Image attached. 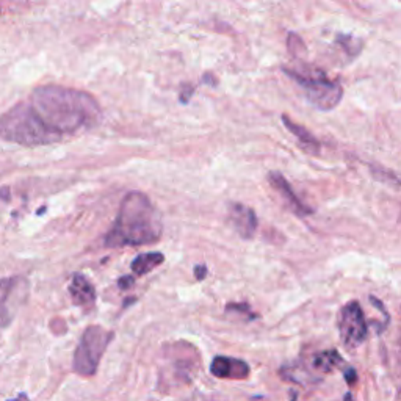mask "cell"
I'll use <instances>...</instances> for the list:
<instances>
[{
    "mask_svg": "<svg viewBox=\"0 0 401 401\" xmlns=\"http://www.w3.org/2000/svg\"><path fill=\"white\" fill-rule=\"evenodd\" d=\"M100 107L91 94L66 86H39L0 118V137L22 146H44L94 127Z\"/></svg>",
    "mask_w": 401,
    "mask_h": 401,
    "instance_id": "6da1fadb",
    "label": "cell"
},
{
    "mask_svg": "<svg viewBox=\"0 0 401 401\" xmlns=\"http://www.w3.org/2000/svg\"><path fill=\"white\" fill-rule=\"evenodd\" d=\"M133 282H135V281H133L132 276H124V278L118 281V286H120L121 290H129L133 286Z\"/></svg>",
    "mask_w": 401,
    "mask_h": 401,
    "instance_id": "e0dca14e",
    "label": "cell"
},
{
    "mask_svg": "<svg viewBox=\"0 0 401 401\" xmlns=\"http://www.w3.org/2000/svg\"><path fill=\"white\" fill-rule=\"evenodd\" d=\"M337 325H339L340 339L348 350H355L365 342L367 323L363 308L358 301H350L343 306Z\"/></svg>",
    "mask_w": 401,
    "mask_h": 401,
    "instance_id": "5b68a950",
    "label": "cell"
},
{
    "mask_svg": "<svg viewBox=\"0 0 401 401\" xmlns=\"http://www.w3.org/2000/svg\"><path fill=\"white\" fill-rule=\"evenodd\" d=\"M282 123L286 124L287 130L292 132L293 135L298 138V141H300L306 152L316 154V155L320 152V149H321L320 141H318L316 137H313V133H311L308 129L304 127V125L293 123V121L290 120V118L286 116V115L282 116Z\"/></svg>",
    "mask_w": 401,
    "mask_h": 401,
    "instance_id": "8fae6325",
    "label": "cell"
},
{
    "mask_svg": "<svg viewBox=\"0 0 401 401\" xmlns=\"http://www.w3.org/2000/svg\"><path fill=\"white\" fill-rule=\"evenodd\" d=\"M163 232L160 212L141 192H130L123 199L116 222L105 235L107 248L145 246L159 241Z\"/></svg>",
    "mask_w": 401,
    "mask_h": 401,
    "instance_id": "7a4b0ae2",
    "label": "cell"
},
{
    "mask_svg": "<svg viewBox=\"0 0 401 401\" xmlns=\"http://www.w3.org/2000/svg\"><path fill=\"white\" fill-rule=\"evenodd\" d=\"M69 293L73 296L74 304L80 306L83 309H91L96 303V288L90 279H86L80 273L73 276V281L69 284Z\"/></svg>",
    "mask_w": 401,
    "mask_h": 401,
    "instance_id": "30bf717a",
    "label": "cell"
},
{
    "mask_svg": "<svg viewBox=\"0 0 401 401\" xmlns=\"http://www.w3.org/2000/svg\"><path fill=\"white\" fill-rule=\"evenodd\" d=\"M345 380H347V382H348V384H355V382H356L358 376H356L355 368H348L347 373H345Z\"/></svg>",
    "mask_w": 401,
    "mask_h": 401,
    "instance_id": "ac0fdd59",
    "label": "cell"
},
{
    "mask_svg": "<svg viewBox=\"0 0 401 401\" xmlns=\"http://www.w3.org/2000/svg\"><path fill=\"white\" fill-rule=\"evenodd\" d=\"M194 276L198 281H202V279H206L207 276V266L201 264V265H196L194 266Z\"/></svg>",
    "mask_w": 401,
    "mask_h": 401,
    "instance_id": "2e32d148",
    "label": "cell"
},
{
    "mask_svg": "<svg viewBox=\"0 0 401 401\" xmlns=\"http://www.w3.org/2000/svg\"><path fill=\"white\" fill-rule=\"evenodd\" d=\"M210 372L222 380H246L249 376V365L241 359L217 356L212 360Z\"/></svg>",
    "mask_w": 401,
    "mask_h": 401,
    "instance_id": "ba28073f",
    "label": "cell"
},
{
    "mask_svg": "<svg viewBox=\"0 0 401 401\" xmlns=\"http://www.w3.org/2000/svg\"><path fill=\"white\" fill-rule=\"evenodd\" d=\"M284 73L301 86L304 98L317 110L331 112L340 104L343 98L340 82L329 80L323 71L313 68L311 73H298V71L284 69Z\"/></svg>",
    "mask_w": 401,
    "mask_h": 401,
    "instance_id": "3957f363",
    "label": "cell"
},
{
    "mask_svg": "<svg viewBox=\"0 0 401 401\" xmlns=\"http://www.w3.org/2000/svg\"><path fill=\"white\" fill-rule=\"evenodd\" d=\"M342 363H343L342 356L335 350L321 351V353H317V355L312 356V367L316 368V370L323 372V373L333 372L334 368Z\"/></svg>",
    "mask_w": 401,
    "mask_h": 401,
    "instance_id": "4fadbf2b",
    "label": "cell"
},
{
    "mask_svg": "<svg viewBox=\"0 0 401 401\" xmlns=\"http://www.w3.org/2000/svg\"><path fill=\"white\" fill-rule=\"evenodd\" d=\"M229 218L241 239L249 240L254 237L257 231V215L253 209L245 204L234 202L229 207Z\"/></svg>",
    "mask_w": 401,
    "mask_h": 401,
    "instance_id": "52a82bcc",
    "label": "cell"
},
{
    "mask_svg": "<svg viewBox=\"0 0 401 401\" xmlns=\"http://www.w3.org/2000/svg\"><path fill=\"white\" fill-rule=\"evenodd\" d=\"M292 401H296V395H293V398H292Z\"/></svg>",
    "mask_w": 401,
    "mask_h": 401,
    "instance_id": "d6986e66",
    "label": "cell"
},
{
    "mask_svg": "<svg viewBox=\"0 0 401 401\" xmlns=\"http://www.w3.org/2000/svg\"><path fill=\"white\" fill-rule=\"evenodd\" d=\"M163 262H165V256L162 253H145V254H138L135 259H133L130 269L137 276H145V274L151 273Z\"/></svg>",
    "mask_w": 401,
    "mask_h": 401,
    "instance_id": "7c38bea8",
    "label": "cell"
},
{
    "mask_svg": "<svg viewBox=\"0 0 401 401\" xmlns=\"http://www.w3.org/2000/svg\"><path fill=\"white\" fill-rule=\"evenodd\" d=\"M112 340L113 333L108 329L99 325L86 328L74 353V372L80 376H93L96 373L100 359Z\"/></svg>",
    "mask_w": 401,
    "mask_h": 401,
    "instance_id": "277c9868",
    "label": "cell"
},
{
    "mask_svg": "<svg viewBox=\"0 0 401 401\" xmlns=\"http://www.w3.org/2000/svg\"><path fill=\"white\" fill-rule=\"evenodd\" d=\"M370 168H372V175H373L375 179L382 180V182H386V184L394 182L395 187L400 185L398 177L395 176V172H392V171H389L386 168H381V167H378V165H376V167H370Z\"/></svg>",
    "mask_w": 401,
    "mask_h": 401,
    "instance_id": "9a60e30c",
    "label": "cell"
},
{
    "mask_svg": "<svg viewBox=\"0 0 401 401\" xmlns=\"http://www.w3.org/2000/svg\"><path fill=\"white\" fill-rule=\"evenodd\" d=\"M21 284H24V281L19 278L0 281V328L10 325L13 318V312L10 309L11 300L14 295H19L22 290H26V286L21 287Z\"/></svg>",
    "mask_w": 401,
    "mask_h": 401,
    "instance_id": "9c48e42d",
    "label": "cell"
},
{
    "mask_svg": "<svg viewBox=\"0 0 401 401\" xmlns=\"http://www.w3.org/2000/svg\"><path fill=\"white\" fill-rule=\"evenodd\" d=\"M337 44L343 47L350 58H355L360 53V49H363L364 43H363V39H359L353 35H339L337 36Z\"/></svg>",
    "mask_w": 401,
    "mask_h": 401,
    "instance_id": "5bb4252c",
    "label": "cell"
},
{
    "mask_svg": "<svg viewBox=\"0 0 401 401\" xmlns=\"http://www.w3.org/2000/svg\"><path fill=\"white\" fill-rule=\"evenodd\" d=\"M269 182L271 184L273 190L276 192V193H279L281 198L286 201L288 209L292 210L295 215H298V217H309V215L313 214V210L309 206H306V204L295 194L293 188L290 187V184L284 179V176L281 175V172L271 171L270 175H269Z\"/></svg>",
    "mask_w": 401,
    "mask_h": 401,
    "instance_id": "8992f818",
    "label": "cell"
}]
</instances>
